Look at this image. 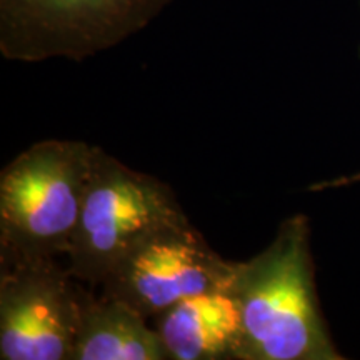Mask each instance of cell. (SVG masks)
<instances>
[{
  "mask_svg": "<svg viewBox=\"0 0 360 360\" xmlns=\"http://www.w3.org/2000/svg\"><path fill=\"white\" fill-rule=\"evenodd\" d=\"M231 289L242 314L238 360H340L319 305L310 227L285 219L259 255L236 262Z\"/></svg>",
  "mask_w": 360,
  "mask_h": 360,
  "instance_id": "obj_1",
  "label": "cell"
},
{
  "mask_svg": "<svg viewBox=\"0 0 360 360\" xmlns=\"http://www.w3.org/2000/svg\"><path fill=\"white\" fill-rule=\"evenodd\" d=\"M97 148L80 141H42L4 167L0 267L67 257Z\"/></svg>",
  "mask_w": 360,
  "mask_h": 360,
  "instance_id": "obj_2",
  "label": "cell"
},
{
  "mask_svg": "<svg viewBox=\"0 0 360 360\" xmlns=\"http://www.w3.org/2000/svg\"><path fill=\"white\" fill-rule=\"evenodd\" d=\"M191 222L172 188L97 148L67 269L90 289L152 233Z\"/></svg>",
  "mask_w": 360,
  "mask_h": 360,
  "instance_id": "obj_3",
  "label": "cell"
},
{
  "mask_svg": "<svg viewBox=\"0 0 360 360\" xmlns=\"http://www.w3.org/2000/svg\"><path fill=\"white\" fill-rule=\"evenodd\" d=\"M170 0H0V52L8 60H85L150 24Z\"/></svg>",
  "mask_w": 360,
  "mask_h": 360,
  "instance_id": "obj_4",
  "label": "cell"
},
{
  "mask_svg": "<svg viewBox=\"0 0 360 360\" xmlns=\"http://www.w3.org/2000/svg\"><path fill=\"white\" fill-rule=\"evenodd\" d=\"M87 285L58 259L0 267V359L70 360Z\"/></svg>",
  "mask_w": 360,
  "mask_h": 360,
  "instance_id": "obj_5",
  "label": "cell"
},
{
  "mask_svg": "<svg viewBox=\"0 0 360 360\" xmlns=\"http://www.w3.org/2000/svg\"><path fill=\"white\" fill-rule=\"evenodd\" d=\"M233 267L236 262L220 257L187 222L152 233L134 247L98 289L154 319L187 297L229 287Z\"/></svg>",
  "mask_w": 360,
  "mask_h": 360,
  "instance_id": "obj_6",
  "label": "cell"
},
{
  "mask_svg": "<svg viewBox=\"0 0 360 360\" xmlns=\"http://www.w3.org/2000/svg\"><path fill=\"white\" fill-rule=\"evenodd\" d=\"M169 360H238L242 314L229 287L187 297L154 317Z\"/></svg>",
  "mask_w": 360,
  "mask_h": 360,
  "instance_id": "obj_7",
  "label": "cell"
},
{
  "mask_svg": "<svg viewBox=\"0 0 360 360\" xmlns=\"http://www.w3.org/2000/svg\"><path fill=\"white\" fill-rule=\"evenodd\" d=\"M87 289L70 360H165L155 327L130 305Z\"/></svg>",
  "mask_w": 360,
  "mask_h": 360,
  "instance_id": "obj_8",
  "label": "cell"
},
{
  "mask_svg": "<svg viewBox=\"0 0 360 360\" xmlns=\"http://www.w3.org/2000/svg\"><path fill=\"white\" fill-rule=\"evenodd\" d=\"M355 182H360V172L352 175V177L337 179V180H332V182H321V184H317V186L310 187V191H323V188L342 187V186H349V184H355Z\"/></svg>",
  "mask_w": 360,
  "mask_h": 360,
  "instance_id": "obj_9",
  "label": "cell"
}]
</instances>
